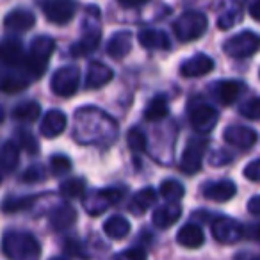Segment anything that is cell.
<instances>
[{"instance_id":"27","label":"cell","mask_w":260,"mask_h":260,"mask_svg":"<svg viewBox=\"0 0 260 260\" xmlns=\"http://www.w3.org/2000/svg\"><path fill=\"white\" fill-rule=\"evenodd\" d=\"M77 219V212L73 207L70 205H61L50 214V224L54 230H66L68 226H72L73 221Z\"/></svg>"},{"instance_id":"44","label":"cell","mask_w":260,"mask_h":260,"mask_svg":"<svg viewBox=\"0 0 260 260\" xmlns=\"http://www.w3.org/2000/svg\"><path fill=\"white\" fill-rule=\"evenodd\" d=\"M146 2H143V0H138V2H136V0H121V2H119V6H121V8H139V6H145Z\"/></svg>"},{"instance_id":"36","label":"cell","mask_w":260,"mask_h":260,"mask_svg":"<svg viewBox=\"0 0 260 260\" xmlns=\"http://www.w3.org/2000/svg\"><path fill=\"white\" fill-rule=\"evenodd\" d=\"M241 114L248 119H260V98H251L241 105Z\"/></svg>"},{"instance_id":"13","label":"cell","mask_w":260,"mask_h":260,"mask_svg":"<svg viewBox=\"0 0 260 260\" xmlns=\"http://www.w3.org/2000/svg\"><path fill=\"white\" fill-rule=\"evenodd\" d=\"M100 40H102V30L98 25H91L87 27V30L84 32V36L70 48L72 55L75 57H82V55H87L91 52H94L100 45Z\"/></svg>"},{"instance_id":"8","label":"cell","mask_w":260,"mask_h":260,"mask_svg":"<svg viewBox=\"0 0 260 260\" xmlns=\"http://www.w3.org/2000/svg\"><path fill=\"white\" fill-rule=\"evenodd\" d=\"M207 146H209L207 139H191L187 143L180 160V170L185 175H194L202 170L203 155L207 152Z\"/></svg>"},{"instance_id":"9","label":"cell","mask_w":260,"mask_h":260,"mask_svg":"<svg viewBox=\"0 0 260 260\" xmlns=\"http://www.w3.org/2000/svg\"><path fill=\"white\" fill-rule=\"evenodd\" d=\"M41 9L48 22L55 23V25H64L75 16L77 4L72 0H48L41 4Z\"/></svg>"},{"instance_id":"45","label":"cell","mask_w":260,"mask_h":260,"mask_svg":"<svg viewBox=\"0 0 260 260\" xmlns=\"http://www.w3.org/2000/svg\"><path fill=\"white\" fill-rule=\"evenodd\" d=\"M4 119V111H2V107H0V121Z\"/></svg>"},{"instance_id":"33","label":"cell","mask_w":260,"mask_h":260,"mask_svg":"<svg viewBox=\"0 0 260 260\" xmlns=\"http://www.w3.org/2000/svg\"><path fill=\"white\" fill-rule=\"evenodd\" d=\"M36 202V196H22V198H9L2 203V210L6 214H13V212H22L32 207V203Z\"/></svg>"},{"instance_id":"10","label":"cell","mask_w":260,"mask_h":260,"mask_svg":"<svg viewBox=\"0 0 260 260\" xmlns=\"http://www.w3.org/2000/svg\"><path fill=\"white\" fill-rule=\"evenodd\" d=\"M212 237L223 244H234L244 237V226L232 217H216V221H212Z\"/></svg>"},{"instance_id":"11","label":"cell","mask_w":260,"mask_h":260,"mask_svg":"<svg viewBox=\"0 0 260 260\" xmlns=\"http://www.w3.org/2000/svg\"><path fill=\"white\" fill-rule=\"evenodd\" d=\"M189 119H191V125L196 132L205 134V132H210V130L216 126L217 119H219V114H217V111L212 107V105L202 104V105H198V107L192 109L191 118Z\"/></svg>"},{"instance_id":"30","label":"cell","mask_w":260,"mask_h":260,"mask_svg":"<svg viewBox=\"0 0 260 260\" xmlns=\"http://www.w3.org/2000/svg\"><path fill=\"white\" fill-rule=\"evenodd\" d=\"M40 114L41 105L34 100L22 102V104L13 109V116H15V119H20V121H36L40 118Z\"/></svg>"},{"instance_id":"20","label":"cell","mask_w":260,"mask_h":260,"mask_svg":"<svg viewBox=\"0 0 260 260\" xmlns=\"http://www.w3.org/2000/svg\"><path fill=\"white\" fill-rule=\"evenodd\" d=\"M180 216H182V207L178 205V203H166V205L155 209V212H153V216H152V221L157 228L166 230L171 224L177 223V221L180 219Z\"/></svg>"},{"instance_id":"16","label":"cell","mask_w":260,"mask_h":260,"mask_svg":"<svg viewBox=\"0 0 260 260\" xmlns=\"http://www.w3.org/2000/svg\"><path fill=\"white\" fill-rule=\"evenodd\" d=\"M237 187L232 180H219V182H210L203 187V196L210 202L224 203L230 198H234Z\"/></svg>"},{"instance_id":"26","label":"cell","mask_w":260,"mask_h":260,"mask_svg":"<svg viewBox=\"0 0 260 260\" xmlns=\"http://www.w3.org/2000/svg\"><path fill=\"white\" fill-rule=\"evenodd\" d=\"M155 200H157L155 189H152V187L141 189V191H138L132 196V202H130L128 209L134 214H138V216H141L143 212H146V210L155 203Z\"/></svg>"},{"instance_id":"18","label":"cell","mask_w":260,"mask_h":260,"mask_svg":"<svg viewBox=\"0 0 260 260\" xmlns=\"http://www.w3.org/2000/svg\"><path fill=\"white\" fill-rule=\"evenodd\" d=\"M36 23V16L29 9H15L11 11L4 20V25L8 30H15V32H25V30L32 29Z\"/></svg>"},{"instance_id":"34","label":"cell","mask_w":260,"mask_h":260,"mask_svg":"<svg viewBox=\"0 0 260 260\" xmlns=\"http://www.w3.org/2000/svg\"><path fill=\"white\" fill-rule=\"evenodd\" d=\"M126 141H128V146L132 152L136 153H141L146 150V146H148V141H146V136L143 130L139 128H132L128 132V136H126Z\"/></svg>"},{"instance_id":"1","label":"cell","mask_w":260,"mask_h":260,"mask_svg":"<svg viewBox=\"0 0 260 260\" xmlns=\"http://www.w3.org/2000/svg\"><path fill=\"white\" fill-rule=\"evenodd\" d=\"M2 251L9 260H40L41 246L29 232L8 230L2 237Z\"/></svg>"},{"instance_id":"25","label":"cell","mask_w":260,"mask_h":260,"mask_svg":"<svg viewBox=\"0 0 260 260\" xmlns=\"http://www.w3.org/2000/svg\"><path fill=\"white\" fill-rule=\"evenodd\" d=\"M20 160V148L15 141H8L0 146V171L11 173L18 166Z\"/></svg>"},{"instance_id":"23","label":"cell","mask_w":260,"mask_h":260,"mask_svg":"<svg viewBox=\"0 0 260 260\" xmlns=\"http://www.w3.org/2000/svg\"><path fill=\"white\" fill-rule=\"evenodd\" d=\"M177 241L180 246H184V248H200V246H203V242H205V235H203V230L198 226V224H184V226L178 230L177 234Z\"/></svg>"},{"instance_id":"5","label":"cell","mask_w":260,"mask_h":260,"mask_svg":"<svg viewBox=\"0 0 260 260\" xmlns=\"http://www.w3.org/2000/svg\"><path fill=\"white\" fill-rule=\"evenodd\" d=\"M121 196H123V189H116V187H107V189H102V191H91L84 198V209L91 216H98V214L111 209L112 205H116L121 200Z\"/></svg>"},{"instance_id":"17","label":"cell","mask_w":260,"mask_h":260,"mask_svg":"<svg viewBox=\"0 0 260 260\" xmlns=\"http://www.w3.org/2000/svg\"><path fill=\"white\" fill-rule=\"evenodd\" d=\"M66 114L62 111H57V109H52L45 114L43 121H41V134L47 139H54L57 138L59 134H62V130L66 128Z\"/></svg>"},{"instance_id":"15","label":"cell","mask_w":260,"mask_h":260,"mask_svg":"<svg viewBox=\"0 0 260 260\" xmlns=\"http://www.w3.org/2000/svg\"><path fill=\"white\" fill-rule=\"evenodd\" d=\"M138 40L141 47L148 48V50H170L171 48L170 36L159 29H141Z\"/></svg>"},{"instance_id":"24","label":"cell","mask_w":260,"mask_h":260,"mask_svg":"<svg viewBox=\"0 0 260 260\" xmlns=\"http://www.w3.org/2000/svg\"><path fill=\"white\" fill-rule=\"evenodd\" d=\"M130 50H132V32L128 30L116 32L107 43V54L114 59L125 57Z\"/></svg>"},{"instance_id":"14","label":"cell","mask_w":260,"mask_h":260,"mask_svg":"<svg viewBox=\"0 0 260 260\" xmlns=\"http://www.w3.org/2000/svg\"><path fill=\"white\" fill-rule=\"evenodd\" d=\"M214 70V61L205 54H198L194 57L187 59L185 62H182L180 73L182 77H187V79H194V77L207 75Z\"/></svg>"},{"instance_id":"32","label":"cell","mask_w":260,"mask_h":260,"mask_svg":"<svg viewBox=\"0 0 260 260\" xmlns=\"http://www.w3.org/2000/svg\"><path fill=\"white\" fill-rule=\"evenodd\" d=\"M84 191H86V182L82 178H70L61 184V194L68 200L80 198L84 196Z\"/></svg>"},{"instance_id":"39","label":"cell","mask_w":260,"mask_h":260,"mask_svg":"<svg viewBox=\"0 0 260 260\" xmlns=\"http://www.w3.org/2000/svg\"><path fill=\"white\" fill-rule=\"evenodd\" d=\"M23 180L25 182H38V180H43L45 178V168L36 164V166H30L29 170L23 173Z\"/></svg>"},{"instance_id":"19","label":"cell","mask_w":260,"mask_h":260,"mask_svg":"<svg viewBox=\"0 0 260 260\" xmlns=\"http://www.w3.org/2000/svg\"><path fill=\"white\" fill-rule=\"evenodd\" d=\"M114 79V72L109 68L104 62H91L89 68H87V75H86V86L89 89H98V87L105 86L111 80Z\"/></svg>"},{"instance_id":"7","label":"cell","mask_w":260,"mask_h":260,"mask_svg":"<svg viewBox=\"0 0 260 260\" xmlns=\"http://www.w3.org/2000/svg\"><path fill=\"white\" fill-rule=\"evenodd\" d=\"M25 61H27V52L23 48L22 41L16 38H6L0 41V66L11 68H23L25 72Z\"/></svg>"},{"instance_id":"48","label":"cell","mask_w":260,"mask_h":260,"mask_svg":"<svg viewBox=\"0 0 260 260\" xmlns=\"http://www.w3.org/2000/svg\"><path fill=\"white\" fill-rule=\"evenodd\" d=\"M0 182H2V175H0Z\"/></svg>"},{"instance_id":"42","label":"cell","mask_w":260,"mask_h":260,"mask_svg":"<svg viewBox=\"0 0 260 260\" xmlns=\"http://www.w3.org/2000/svg\"><path fill=\"white\" fill-rule=\"evenodd\" d=\"M248 212L253 214V216L258 217L260 216V196H253L248 202Z\"/></svg>"},{"instance_id":"37","label":"cell","mask_w":260,"mask_h":260,"mask_svg":"<svg viewBox=\"0 0 260 260\" xmlns=\"http://www.w3.org/2000/svg\"><path fill=\"white\" fill-rule=\"evenodd\" d=\"M50 170L54 175H64L72 170V160L66 155H54L50 159Z\"/></svg>"},{"instance_id":"46","label":"cell","mask_w":260,"mask_h":260,"mask_svg":"<svg viewBox=\"0 0 260 260\" xmlns=\"http://www.w3.org/2000/svg\"><path fill=\"white\" fill-rule=\"evenodd\" d=\"M50 260H64V258H61V256H55V258H50Z\"/></svg>"},{"instance_id":"40","label":"cell","mask_w":260,"mask_h":260,"mask_svg":"<svg viewBox=\"0 0 260 260\" xmlns=\"http://www.w3.org/2000/svg\"><path fill=\"white\" fill-rule=\"evenodd\" d=\"M241 20V13L239 11H232V13H224V15H221V18H219V27L223 30H226V29H230V27H234L235 23Z\"/></svg>"},{"instance_id":"4","label":"cell","mask_w":260,"mask_h":260,"mask_svg":"<svg viewBox=\"0 0 260 260\" xmlns=\"http://www.w3.org/2000/svg\"><path fill=\"white\" fill-rule=\"evenodd\" d=\"M223 50L226 55L234 59H242L253 55L256 50H260V36L251 30H244L235 36H232L228 41H224Z\"/></svg>"},{"instance_id":"38","label":"cell","mask_w":260,"mask_h":260,"mask_svg":"<svg viewBox=\"0 0 260 260\" xmlns=\"http://www.w3.org/2000/svg\"><path fill=\"white\" fill-rule=\"evenodd\" d=\"M114 260H146V251L143 248H130L118 253Z\"/></svg>"},{"instance_id":"43","label":"cell","mask_w":260,"mask_h":260,"mask_svg":"<svg viewBox=\"0 0 260 260\" xmlns=\"http://www.w3.org/2000/svg\"><path fill=\"white\" fill-rule=\"evenodd\" d=\"M249 15H251L253 20L260 22V2H253V4L249 6Z\"/></svg>"},{"instance_id":"35","label":"cell","mask_w":260,"mask_h":260,"mask_svg":"<svg viewBox=\"0 0 260 260\" xmlns=\"http://www.w3.org/2000/svg\"><path fill=\"white\" fill-rule=\"evenodd\" d=\"M16 145L22 146L23 150H27L29 153H38L40 152V146H38V141L30 132L27 130H20L18 138H16Z\"/></svg>"},{"instance_id":"31","label":"cell","mask_w":260,"mask_h":260,"mask_svg":"<svg viewBox=\"0 0 260 260\" xmlns=\"http://www.w3.org/2000/svg\"><path fill=\"white\" fill-rule=\"evenodd\" d=\"M160 194L168 200V203H177L180 198H184L185 189L178 180H164L160 184Z\"/></svg>"},{"instance_id":"41","label":"cell","mask_w":260,"mask_h":260,"mask_svg":"<svg viewBox=\"0 0 260 260\" xmlns=\"http://www.w3.org/2000/svg\"><path fill=\"white\" fill-rule=\"evenodd\" d=\"M244 177L248 180L260 182V160H253L244 168Z\"/></svg>"},{"instance_id":"22","label":"cell","mask_w":260,"mask_h":260,"mask_svg":"<svg viewBox=\"0 0 260 260\" xmlns=\"http://www.w3.org/2000/svg\"><path fill=\"white\" fill-rule=\"evenodd\" d=\"M30 84V79L23 72H2L0 70V91L6 93H16V91H23Z\"/></svg>"},{"instance_id":"47","label":"cell","mask_w":260,"mask_h":260,"mask_svg":"<svg viewBox=\"0 0 260 260\" xmlns=\"http://www.w3.org/2000/svg\"><path fill=\"white\" fill-rule=\"evenodd\" d=\"M253 260H260V256H255V258H253Z\"/></svg>"},{"instance_id":"2","label":"cell","mask_w":260,"mask_h":260,"mask_svg":"<svg viewBox=\"0 0 260 260\" xmlns=\"http://www.w3.org/2000/svg\"><path fill=\"white\" fill-rule=\"evenodd\" d=\"M55 41L48 36H38L32 40L29 50H27V61H25V73L32 80L41 79V75L47 70V64L50 61V55L54 54Z\"/></svg>"},{"instance_id":"29","label":"cell","mask_w":260,"mask_h":260,"mask_svg":"<svg viewBox=\"0 0 260 260\" xmlns=\"http://www.w3.org/2000/svg\"><path fill=\"white\" fill-rule=\"evenodd\" d=\"M168 114H170V104H168V98L164 94L155 96L145 109V118L148 121H159V119L166 118Z\"/></svg>"},{"instance_id":"28","label":"cell","mask_w":260,"mask_h":260,"mask_svg":"<svg viewBox=\"0 0 260 260\" xmlns=\"http://www.w3.org/2000/svg\"><path fill=\"white\" fill-rule=\"evenodd\" d=\"M104 232H105V235L111 239H123L128 235L130 223H128V219L123 216H111L105 221Z\"/></svg>"},{"instance_id":"3","label":"cell","mask_w":260,"mask_h":260,"mask_svg":"<svg viewBox=\"0 0 260 260\" xmlns=\"http://www.w3.org/2000/svg\"><path fill=\"white\" fill-rule=\"evenodd\" d=\"M209 20L203 13L185 11L173 22V32L180 41H194L207 30Z\"/></svg>"},{"instance_id":"6","label":"cell","mask_w":260,"mask_h":260,"mask_svg":"<svg viewBox=\"0 0 260 260\" xmlns=\"http://www.w3.org/2000/svg\"><path fill=\"white\" fill-rule=\"evenodd\" d=\"M79 80H80V73L77 66H62V68H59L52 75L50 87L57 96L68 98L77 93Z\"/></svg>"},{"instance_id":"21","label":"cell","mask_w":260,"mask_h":260,"mask_svg":"<svg viewBox=\"0 0 260 260\" xmlns=\"http://www.w3.org/2000/svg\"><path fill=\"white\" fill-rule=\"evenodd\" d=\"M244 84L239 80H219L217 84H214V94L223 105H230L241 96Z\"/></svg>"},{"instance_id":"12","label":"cell","mask_w":260,"mask_h":260,"mask_svg":"<svg viewBox=\"0 0 260 260\" xmlns=\"http://www.w3.org/2000/svg\"><path fill=\"white\" fill-rule=\"evenodd\" d=\"M223 138L228 145L237 146V148H241V150H248L255 145L258 136H256V132L253 128L237 125V126H228V128L224 130Z\"/></svg>"}]
</instances>
